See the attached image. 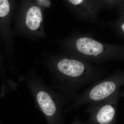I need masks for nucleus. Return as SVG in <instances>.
I'll use <instances>...</instances> for the list:
<instances>
[{
  "label": "nucleus",
  "mask_w": 124,
  "mask_h": 124,
  "mask_svg": "<svg viewBox=\"0 0 124 124\" xmlns=\"http://www.w3.org/2000/svg\"><path fill=\"white\" fill-rule=\"evenodd\" d=\"M75 47L78 57L93 64L124 60V45L104 43L86 33L76 39Z\"/></svg>",
  "instance_id": "obj_1"
},
{
  "label": "nucleus",
  "mask_w": 124,
  "mask_h": 124,
  "mask_svg": "<svg viewBox=\"0 0 124 124\" xmlns=\"http://www.w3.org/2000/svg\"><path fill=\"white\" fill-rule=\"evenodd\" d=\"M124 85V71H116L91 84L79 97L76 105L82 106L104 100L119 91Z\"/></svg>",
  "instance_id": "obj_2"
},
{
  "label": "nucleus",
  "mask_w": 124,
  "mask_h": 124,
  "mask_svg": "<svg viewBox=\"0 0 124 124\" xmlns=\"http://www.w3.org/2000/svg\"><path fill=\"white\" fill-rule=\"evenodd\" d=\"M121 93L119 90L104 100L88 104L85 111L89 114V124H116L117 104Z\"/></svg>",
  "instance_id": "obj_3"
},
{
  "label": "nucleus",
  "mask_w": 124,
  "mask_h": 124,
  "mask_svg": "<svg viewBox=\"0 0 124 124\" xmlns=\"http://www.w3.org/2000/svg\"><path fill=\"white\" fill-rule=\"evenodd\" d=\"M77 11L82 20L90 23L99 22V14L102 7L98 0H67Z\"/></svg>",
  "instance_id": "obj_4"
},
{
  "label": "nucleus",
  "mask_w": 124,
  "mask_h": 124,
  "mask_svg": "<svg viewBox=\"0 0 124 124\" xmlns=\"http://www.w3.org/2000/svg\"><path fill=\"white\" fill-rule=\"evenodd\" d=\"M37 101L42 111L48 116L53 115L56 111L55 103L49 95L44 91H41L37 94Z\"/></svg>",
  "instance_id": "obj_5"
},
{
  "label": "nucleus",
  "mask_w": 124,
  "mask_h": 124,
  "mask_svg": "<svg viewBox=\"0 0 124 124\" xmlns=\"http://www.w3.org/2000/svg\"><path fill=\"white\" fill-rule=\"evenodd\" d=\"M42 20L41 10L39 7L33 6L27 12L26 23L27 27L32 31L37 30L40 26Z\"/></svg>",
  "instance_id": "obj_6"
},
{
  "label": "nucleus",
  "mask_w": 124,
  "mask_h": 124,
  "mask_svg": "<svg viewBox=\"0 0 124 124\" xmlns=\"http://www.w3.org/2000/svg\"><path fill=\"white\" fill-rule=\"evenodd\" d=\"M119 8L118 18L114 22L107 23L106 25L117 35L124 37V5Z\"/></svg>",
  "instance_id": "obj_7"
},
{
  "label": "nucleus",
  "mask_w": 124,
  "mask_h": 124,
  "mask_svg": "<svg viewBox=\"0 0 124 124\" xmlns=\"http://www.w3.org/2000/svg\"><path fill=\"white\" fill-rule=\"evenodd\" d=\"M102 8L112 9L124 5V0H98Z\"/></svg>",
  "instance_id": "obj_8"
},
{
  "label": "nucleus",
  "mask_w": 124,
  "mask_h": 124,
  "mask_svg": "<svg viewBox=\"0 0 124 124\" xmlns=\"http://www.w3.org/2000/svg\"><path fill=\"white\" fill-rule=\"evenodd\" d=\"M10 11V5L8 0H0V17H5Z\"/></svg>",
  "instance_id": "obj_9"
},
{
  "label": "nucleus",
  "mask_w": 124,
  "mask_h": 124,
  "mask_svg": "<svg viewBox=\"0 0 124 124\" xmlns=\"http://www.w3.org/2000/svg\"><path fill=\"white\" fill-rule=\"evenodd\" d=\"M38 4L44 7H49L51 5L50 0H37Z\"/></svg>",
  "instance_id": "obj_10"
},
{
  "label": "nucleus",
  "mask_w": 124,
  "mask_h": 124,
  "mask_svg": "<svg viewBox=\"0 0 124 124\" xmlns=\"http://www.w3.org/2000/svg\"><path fill=\"white\" fill-rule=\"evenodd\" d=\"M121 97H124V90L121 93Z\"/></svg>",
  "instance_id": "obj_11"
}]
</instances>
